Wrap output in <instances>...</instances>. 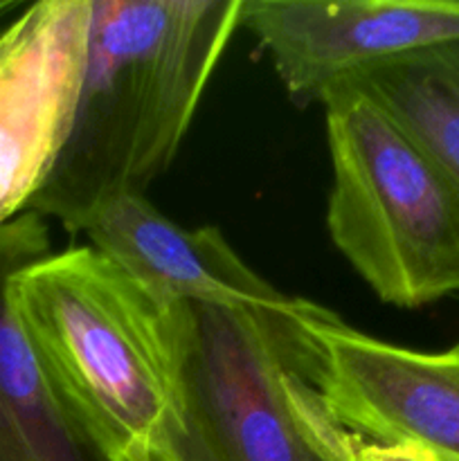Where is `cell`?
I'll return each instance as SVG.
<instances>
[{
    "mask_svg": "<svg viewBox=\"0 0 459 461\" xmlns=\"http://www.w3.org/2000/svg\"><path fill=\"white\" fill-rule=\"evenodd\" d=\"M243 0H93L70 135L30 212L86 232L174 162Z\"/></svg>",
    "mask_w": 459,
    "mask_h": 461,
    "instance_id": "obj_1",
    "label": "cell"
},
{
    "mask_svg": "<svg viewBox=\"0 0 459 461\" xmlns=\"http://www.w3.org/2000/svg\"><path fill=\"white\" fill-rule=\"evenodd\" d=\"M14 315L40 365L120 461H153L178 410L171 306L93 246L14 275Z\"/></svg>",
    "mask_w": 459,
    "mask_h": 461,
    "instance_id": "obj_2",
    "label": "cell"
},
{
    "mask_svg": "<svg viewBox=\"0 0 459 461\" xmlns=\"http://www.w3.org/2000/svg\"><path fill=\"white\" fill-rule=\"evenodd\" d=\"M304 322L171 304L178 410L153 461H356L313 383Z\"/></svg>",
    "mask_w": 459,
    "mask_h": 461,
    "instance_id": "obj_3",
    "label": "cell"
},
{
    "mask_svg": "<svg viewBox=\"0 0 459 461\" xmlns=\"http://www.w3.org/2000/svg\"><path fill=\"white\" fill-rule=\"evenodd\" d=\"M333 246L385 304L417 309L459 293V187L360 90L322 102Z\"/></svg>",
    "mask_w": 459,
    "mask_h": 461,
    "instance_id": "obj_4",
    "label": "cell"
},
{
    "mask_svg": "<svg viewBox=\"0 0 459 461\" xmlns=\"http://www.w3.org/2000/svg\"><path fill=\"white\" fill-rule=\"evenodd\" d=\"M313 383L328 417L351 437L459 461V345L423 354L367 336L320 309L304 322Z\"/></svg>",
    "mask_w": 459,
    "mask_h": 461,
    "instance_id": "obj_5",
    "label": "cell"
},
{
    "mask_svg": "<svg viewBox=\"0 0 459 461\" xmlns=\"http://www.w3.org/2000/svg\"><path fill=\"white\" fill-rule=\"evenodd\" d=\"M241 27L268 54L297 106L374 66L459 41V3L436 0H243Z\"/></svg>",
    "mask_w": 459,
    "mask_h": 461,
    "instance_id": "obj_6",
    "label": "cell"
},
{
    "mask_svg": "<svg viewBox=\"0 0 459 461\" xmlns=\"http://www.w3.org/2000/svg\"><path fill=\"white\" fill-rule=\"evenodd\" d=\"M93 0H40L0 32V225L27 214L75 120Z\"/></svg>",
    "mask_w": 459,
    "mask_h": 461,
    "instance_id": "obj_7",
    "label": "cell"
},
{
    "mask_svg": "<svg viewBox=\"0 0 459 461\" xmlns=\"http://www.w3.org/2000/svg\"><path fill=\"white\" fill-rule=\"evenodd\" d=\"M90 246L138 279L160 304L205 302L304 322L322 306L286 295L255 273L219 228L174 223L144 196L115 203L86 228Z\"/></svg>",
    "mask_w": 459,
    "mask_h": 461,
    "instance_id": "obj_8",
    "label": "cell"
},
{
    "mask_svg": "<svg viewBox=\"0 0 459 461\" xmlns=\"http://www.w3.org/2000/svg\"><path fill=\"white\" fill-rule=\"evenodd\" d=\"M50 248L34 212L0 225V461H120L45 372L9 302L14 275Z\"/></svg>",
    "mask_w": 459,
    "mask_h": 461,
    "instance_id": "obj_9",
    "label": "cell"
},
{
    "mask_svg": "<svg viewBox=\"0 0 459 461\" xmlns=\"http://www.w3.org/2000/svg\"><path fill=\"white\" fill-rule=\"evenodd\" d=\"M342 86L376 102L459 187V41L392 59Z\"/></svg>",
    "mask_w": 459,
    "mask_h": 461,
    "instance_id": "obj_10",
    "label": "cell"
},
{
    "mask_svg": "<svg viewBox=\"0 0 459 461\" xmlns=\"http://www.w3.org/2000/svg\"><path fill=\"white\" fill-rule=\"evenodd\" d=\"M12 7H16V3H9V0H0V16H3V14H7Z\"/></svg>",
    "mask_w": 459,
    "mask_h": 461,
    "instance_id": "obj_11",
    "label": "cell"
}]
</instances>
